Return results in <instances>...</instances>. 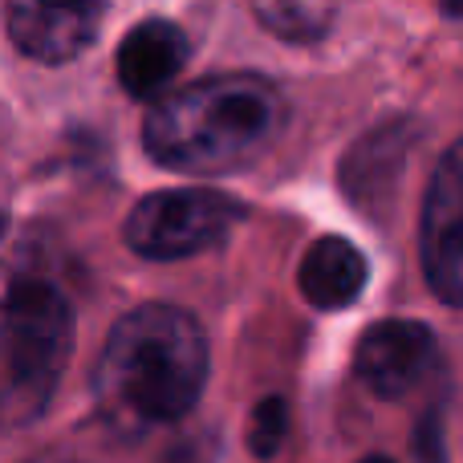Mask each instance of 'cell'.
I'll return each mask as SVG.
<instances>
[{
    "label": "cell",
    "instance_id": "cell-10",
    "mask_svg": "<svg viewBox=\"0 0 463 463\" xmlns=\"http://www.w3.org/2000/svg\"><path fill=\"white\" fill-rule=\"evenodd\" d=\"M45 280V244L21 220L0 216V309L13 301L21 288Z\"/></svg>",
    "mask_w": 463,
    "mask_h": 463
},
{
    "label": "cell",
    "instance_id": "cell-11",
    "mask_svg": "<svg viewBox=\"0 0 463 463\" xmlns=\"http://www.w3.org/2000/svg\"><path fill=\"white\" fill-rule=\"evenodd\" d=\"M256 13L285 37H317L329 24V0H256Z\"/></svg>",
    "mask_w": 463,
    "mask_h": 463
},
{
    "label": "cell",
    "instance_id": "cell-8",
    "mask_svg": "<svg viewBox=\"0 0 463 463\" xmlns=\"http://www.w3.org/2000/svg\"><path fill=\"white\" fill-rule=\"evenodd\" d=\"M187 61V37L171 21H143L118 45V81L127 94L155 98L179 78Z\"/></svg>",
    "mask_w": 463,
    "mask_h": 463
},
{
    "label": "cell",
    "instance_id": "cell-2",
    "mask_svg": "<svg viewBox=\"0 0 463 463\" xmlns=\"http://www.w3.org/2000/svg\"><path fill=\"white\" fill-rule=\"evenodd\" d=\"M208 383V342L192 313L143 305L106 337L98 358V399L127 427H163L184 419Z\"/></svg>",
    "mask_w": 463,
    "mask_h": 463
},
{
    "label": "cell",
    "instance_id": "cell-4",
    "mask_svg": "<svg viewBox=\"0 0 463 463\" xmlns=\"http://www.w3.org/2000/svg\"><path fill=\"white\" fill-rule=\"evenodd\" d=\"M240 216H244L240 203L220 192H203V187L155 192L138 200L127 216V244L146 260H184L216 248Z\"/></svg>",
    "mask_w": 463,
    "mask_h": 463
},
{
    "label": "cell",
    "instance_id": "cell-9",
    "mask_svg": "<svg viewBox=\"0 0 463 463\" xmlns=\"http://www.w3.org/2000/svg\"><path fill=\"white\" fill-rule=\"evenodd\" d=\"M297 285L317 309H345L366 288V256L345 236H321L301 256Z\"/></svg>",
    "mask_w": 463,
    "mask_h": 463
},
{
    "label": "cell",
    "instance_id": "cell-1",
    "mask_svg": "<svg viewBox=\"0 0 463 463\" xmlns=\"http://www.w3.org/2000/svg\"><path fill=\"white\" fill-rule=\"evenodd\" d=\"M288 106L256 73H216L167 94L143 122L155 163L184 175H228L256 163L280 138Z\"/></svg>",
    "mask_w": 463,
    "mask_h": 463
},
{
    "label": "cell",
    "instance_id": "cell-14",
    "mask_svg": "<svg viewBox=\"0 0 463 463\" xmlns=\"http://www.w3.org/2000/svg\"><path fill=\"white\" fill-rule=\"evenodd\" d=\"M362 463H391V459H383V456H370V459H362Z\"/></svg>",
    "mask_w": 463,
    "mask_h": 463
},
{
    "label": "cell",
    "instance_id": "cell-3",
    "mask_svg": "<svg viewBox=\"0 0 463 463\" xmlns=\"http://www.w3.org/2000/svg\"><path fill=\"white\" fill-rule=\"evenodd\" d=\"M73 354V309L37 280L5 305L0 321V427H24L53 399Z\"/></svg>",
    "mask_w": 463,
    "mask_h": 463
},
{
    "label": "cell",
    "instance_id": "cell-5",
    "mask_svg": "<svg viewBox=\"0 0 463 463\" xmlns=\"http://www.w3.org/2000/svg\"><path fill=\"white\" fill-rule=\"evenodd\" d=\"M423 272L448 305H463V138L439 159L423 200Z\"/></svg>",
    "mask_w": 463,
    "mask_h": 463
},
{
    "label": "cell",
    "instance_id": "cell-13",
    "mask_svg": "<svg viewBox=\"0 0 463 463\" xmlns=\"http://www.w3.org/2000/svg\"><path fill=\"white\" fill-rule=\"evenodd\" d=\"M448 13H463V0H448Z\"/></svg>",
    "mask_w": 463,
    "mask_h": 463
},
{
    "label": "cell",
    "instance_id": "cell-12",
    "mask_svg": "<svg viewBox=\"0 0 463 463\" xmlns=\"http://www.w3.org/2000/svg\"><path fill=\"white\" fill-rule=\"evenodd\" d=\"M285 431H288L285 402H280V399H264L260 407L252 411V423H248V448H252V456H260V459L277 456Z\"/></svg>",
    "mask_w": 463,
    "mask_h": 463
},
{
    "label": "cell",
    "instance_id": "cell-7",
    "mask_svg": "<svg viewBox=\"0 0 463 463\" xmlns=\"http://www.w3.org/2000/svg\"><path fill=\"white\" fill-rule=\"evenodd\" d=\"M358 378L378 399L411 394L435 366V334L423 321H378L358 345Z\"/></svg>",
    "mask_w": 463,
    "mask_h": 463
},
{
    "label": "cell",
    "instance_id": "cell-6",
    "mask_svg": "<svg viewBox=\"0 0 463 463\" xmlns=\"http://www.w3.org/2000/svg\"><path fill=\"white\" fill-rule=\"evenodd\" d=\"M102 13V0H5V29L24 57L61 65L94 45Z\"/></svg>",
    "mask_w": 463,
    "mask_h": 463
},
{
    "label": "cell",
    "instance_id": "cell-15",
    "mask_svg": "<svg viewBox=\"0 0 463 463\" xmlns=\"http://www.w3.org/2000/svg\"><path fill=\"white\" fill-rule=\"evenodd\" d=\"M37 463H65V459H37Z\"/></svg>",
    "mask_w": 463,
    "mask_h": 463
}]
</instances>
